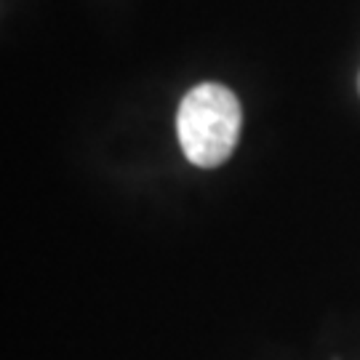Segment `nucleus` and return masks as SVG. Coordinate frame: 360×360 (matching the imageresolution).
<instances>
[{
  "instance_id": "nucleus-1",
  "label": "nucleus",
  "mask_w": 360,
  "mask_h": 360,
  "mask_svg": "<svg viewBox=\"0 0 360 360\" xmlns=\"http://www.w3.org/2000/svg\"><path fill=\"white\" fill-rule=\"evenodd\" d=\"M243 110L238 96L219 83L187 91L176 112V136L193 166L217 168L238 147Z\"/></svg>"
}]
</instances>
